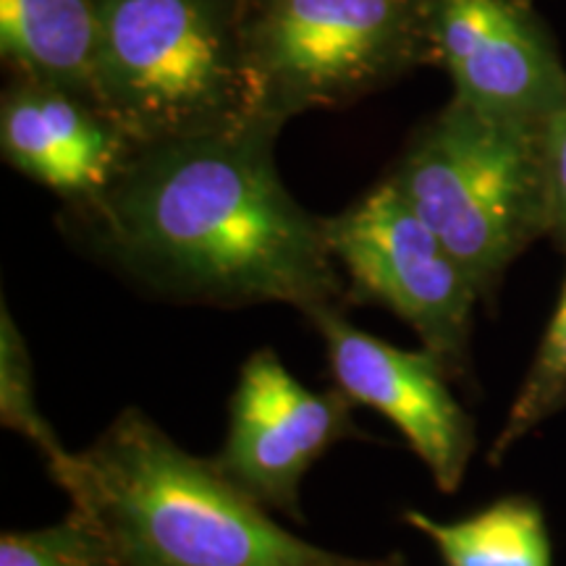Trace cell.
Masks as SVG:
<instances>
[{"mask_svg": "<svg viewBox=\"0 0 566 566\" xmlns=\"http://www.w3.org/2000/svg\"><path fill=\"white\" fill-rule=\"evenodd\" d=\"M275 118L137 145L74 233L113 271L176 302L289 304L310 317L349 300L315 218L275 168Z\"/></svg>", "mask_w": 566, "mask_h": 566, "instance_id": "cell-1", "label": "cell"}, {"mask_svg": "<svg viewBox=\"0 0 566 566\" xmlns=\"http://www.w3.org/2000/svg\"><path fill=\"white\" fill-rule=\"evenodd\" d=\"M71 506L101 522L126 566H405L283 530L263 504L129 407L80 451Z\"/></svg>", "mask_w": 566, "mask_h": 566, "instance_id": "cell-2", "label": "cell"}, {"mask_svg": "<svg viewBox=\"0 0 566 566\" xmlns=\"http://www.w3.org/2000/svg\"><path fill=\"white\" fill-rule=\"evenodd\" d=\"M95 92L137 145L268 118L247 61L244 0H103Z\"/></svg>", "mask_w": 566, "mask_h": 566, "instance_id": "cell-3", "label": "cell"}, {"mask_svg": "<svg viewBox=\"0 0 566 566\" xmlns=\"http://www.w3.org/2000/svg\"><path fill=\"white\" fill-rule=\"evenodd\" d=\"M438 233L480 296L551 231L546 126L512 122L451 97L412 134L386 176Z\"/></svg>", "mask_w": 566, "mask_h": 566, "instance_id": "cell-4", "label": "cell"}, {"mask_svg": "<svg viewBox=\"0 0 566 566\" xmlns=\"http://www.w3.org/2000/svg\"><path fill=\"white\" fill-rule=\"evenodd\" d=\"M260 113L344 108L433 63L430 0H244Z\"/></svg>", "mask_w": 566, "mask_h": 566, "instance_id": "cell-5", "label": "cell"}, {"mask_svg": "<svg viewBox=\"0 0 566 566\" xmlns=\"http://www.w3.org/2000/svg\"><path fill=\"white\" fill-rule=\"evenodd\" d=\"M325 242L349 275V296L391 310L451 373L464 375L475 304L472 275L438 233L384 179L357 202L323 218Z\"/></svg>", "mask_w": 566, "mask_h": 566, "instance_id": "cell-6", "label": "cell"}, {"mask_svg": "<svg viewBox=\"0 0 566 566\" xmlns=\"http://www.w3.org/2000/svg\"><path fill=\"white\" fill-rule=\"evenodd\" d=\"M352 407L338 388L313 391L273 349H258L239 370L229 430L212 462L268 512L302 520L304 475L331 446L359 436Z\"/></svg>", "mask_w": 566, "mask_h": 566, "instance_id": "cell-7", "label": "cell"}, {"mask_svg": "<svg viewBox=\"0 0 566 566\" xmlns=\"http://www.w3.org/2000/svg\"><path fill=\"white\" fill-rule=\"evenodd\" d=\"M430 53L454 101L546 126L566 105V69L530 0H430Z\"/></svg>", "mask_w": 566, "mask_h": 566, "instance_id": "cell-8", "label": "cell"}, {"mask_svg": "<svg viewBox=\"0 0 566 566\" xmlns=\"http://www.w3.org/2000/svg\"><path fill=\"white\" fill-rule=\"evenodd\" d=\"M323 338L334 384L352 405L391 420L433 475L454 493L475 454V422L451 394V373L433 352L399 349L346 321L342 304L307 317Z\"/></svg>", "mask_w": 566, "mask_h": 566, "instance_id": "cell-9", "label": "cell"}, {"mask_svg": "<svg viewBox=\"0 0 566 566\" xmlns=\"http://www.w3.org/2000/svg\"><path fill=\"white\" fill-rule=\"evenodd\" d=\"M137 142L95 97L11 76L0 97V153L13 171L66 205L95 200L124 171Z\"/></svg>", "mask_w": 566, "mask_h": 566, "instance_id": "cell-10", "label": "cell"}, {"mask_svg": "<svg viewBox=\"0 0 566 566\" xmlns=\"http://www.w3.org/2000/svg\"><path fill=\"white\" fill-rule=\"evenodd\" d=\"M101 30L103 0H0V59L11 76L95 101Z\"/></svg>", "mask_w": 566, "mask_h": 566, "instance_id": "cell-11", "label": "cell"}, {"mask_svg": "<svg viewBox=\"0 0 566 566\" xmlns=\"http://www.w3.org/2000/svg\"><path fill=\"white\" fill-rule=\"evenodd\" d=\"M405 522L436 543L446 566H551V535L537 501L506 495L483 512L438 522L409 509Z\"/></svg>", "mask_w": 566, "mask_h": 566, "instance_id": "cell-12", "label": "cell"}, {"mask_svg": "<svg viewBox=\"0 0 566 566\" xmlns=\"http://www.w3.org/2000/svg\"><path fill=\"white\" fill-rule=\"evenodd\" d=\"M0 422L24 436L40 451L61 491L69 493L74 488L80 454H71L53 424L40 412L30 346L6 302H0Z\"/></svg>", "mask_w": 566, "mask_h": 566, "instance_id": "cell-13", "label": "cell"}, {"mask_svg": "<svg viewBox=\"0 0 566 566\" xmlns=\"http://www.w3.org/2000/svg\"><path fill=\"white\" fill-rule=\"evenodd\" d=\"M0 566H126L95 516L84 509L71 512L55 525L3 533Z\"/></svg>", "mask_w": 566, "mask_h": 566, "instance_id": "cell-14", "label": "cell"}, {"mask_svg": "<svg viewBox=\"0 0 566 566\" xmlns=\"http://www.w3.org/2000/svg\"><path fill=\"white\" fill-rule=\"evenodd\" d=\"M566 405V281L551 317L546 336L537 349L525 384L516 394L509 417L491 449V462H499L512 446L537 428L546 417Z\"/></svg>", "mask_w": 566, "mask_h": 566, "instance_id": "cell-15", "label": "cell"}, {"mask_svg": "<svg viewBox=\"0 0 566 566\" xmlns=\"http://www.w3.org/2000/svg\"><path fill=\"white\" fill-rule=\"evenodd\" d=\"M546 163L551 189L548 237L566 252V105L546 124Z\"/></svg>", "mask_w": 566, "mask_h": 566, "instance_id": "cell-16", "label": "cell"}]
</instances>
